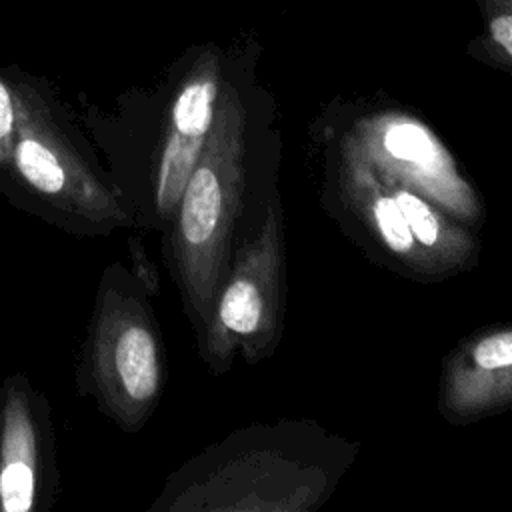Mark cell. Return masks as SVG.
<instances>
[{
    "mask_svg": "<svg viewBox=\"0 0 512 512\" xmlns=\"http://www.w3.org/2000/svg\"><path fill=\"white\" fill-rule=\"evenodd\" d=\"M6 80L16 124L10 182L2 194L74 236L100 238L134 228L132 206L86 136L36 82Z\"/></svg>",
    "mask_w": 512,
    "mask_h": 512,
    "instance_id": "cell-1",
    "label": "cell"
},
{
    "mask_svg": "<svg viewBox=\"0 0 512 512\" xmlns=\"http://www.w3.org/2000/svg\"><path fill=\"white\" fill-rule=\"evenodd\" d=\"M130 252H132V272L140 278V282L146 286L150 296L158 292V274L154 264L148 260L146 250L136 242V238H130Z\"/></svg>",
    "mask_w": 512,
    "mask_h": 512,
    "instance_id": "cell-11",
    "label": "cell"
},
{
    "mask_svg": "<svg viewBox=\"0 0 512 512\" xmlns=\"http://www.w3.org/2000/svg\"><path fill=\"white\" fill-rule=\"evenodd\" d=\"M246 110L224 82L206 146L188 176L166 232V260L184 312L202 338L232 260V236L242 208Z\"/></svg>",
    "mask_w": 512,
    "mask_h": 512,
    "instance_id": "cell-2",
    "label": "cell"
},
{
    "mask_svg": "<svg viewBox=\"0 0 512 512\" xmlns=\"http://www.w3.org/2000/svg\"><path fill=\"white\" fill-rule=\"evenodd\" d=\"M484 18L482 48L492 62L512 70V0H478Z\"/></svg>",
    "mask_w": 512,
    "mask_h": 512,
    "instance_id": "cell-9",
    "label": "cell"
},
{
    "mask_svg": "<svg viewBox=\"0 0 512 512\" xmlns=\"http://www.w3.org/2000/svg\"><path fill=\"white\" fill-rule=\"evenodd\" d=\"M150 298L132 268L110 262L96 286L74 374L78 394L124 434L148 424L166 384L164 342Z\"/></svg>",
    "mask_w": 512,
    "mask_h": 512,
    "instance_id": "cell-3",
    "label": "cell"
},
{
    "mask_svg": "<svg viewBox=\"0 0 512 512\" xmlns=\"http://www.w3.org/2000/svg\"><path fill=\"white\" fill-rule=\"evenodd\" d=\"M348 134L380 174L428 196L466 226L482 220L476 190L442 140L416 116L378 112L360 118Z\"/></svg>",
    "mask_w": 512,
    "mask_h": 512,
    "instance_id": "cell-5",
    "label": "cell"
},
{
    "mask_svg": "<svg viewBox=\"0 0 512 512\" xmlns=\"http://www.w3.org/2000/svg\"><path fill=\"white\" fill-rule=\"evenodd\" d=\"M58 490L50 400L24 372L8 374L0 384V512H46Z\"/></svg>",
    "mask_w": 512,
    "mask_h": 512,
    "instance_id": "cell-6",
    "label": "cell"
},
{
    "mask_svg": "<svg viewBox=\"0 0 512 512\" xmlns=\"http://www.w3.org/2000/svg\"><path fill=\"white\" fill-rule=\"evenodd\" d=\"M14 96L6 78L0 76V192L6 190L12 170V148H14Z\"/></svg>",
    "mask_w": 512,
    "mask_h": 512,
    "instance_id": "cell-10",
    "label": "cell"
},
{
    "mask_svg": "<svg viewBox=\"0 0 512 512\" xmlns=\"http://www.w3.org/2000/svg\"><path fill=\"white\" fill-rule=\"evenodd\" d=\"M338 186L348 210L358 216L388 256H392L410 276L436 280L386 182L348 132L340 142Z\"/></svg>",
    "mask_w": 512,
    "mask_h": 512,
    "instance_id": "cell-8",
    "label": "cell"
},
{
    "mask_svg": "<svg viewBox=\"0 0 512 512\" xmlns=\"http://www.w3.org/2000/svg\"><path fill=\"white\" fill-rule=\"evenodd\" d=\"M512 408V326L486 328L462 340L444 360L438 412L470 424Z\"/></svg>",
    "mask_w": 512,
    "mask_h": 512,
    "instance_id": "cell-7",
    "label": "cell"
},
{
    "mask_svg": "<svg viewBox=\"0 0 512 512\" xmlns=\"http://www.w3.org/2000/svg\"><path fill=\"white\" fill-rule=\"evenodd\" d=\"M284 318V228L270 204L258 232L230 260L198 352L212 374L230 368L236 354L256 364L276 350Z\"/></svg>",
    "mask_w": 512,
    "mask_h": 512,
    "instance_id": "cell-4",
    "label": "cell"
}]
</instances>
